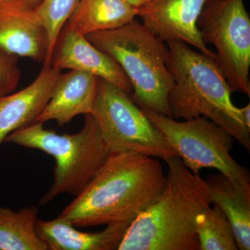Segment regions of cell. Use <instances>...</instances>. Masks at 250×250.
Listing matches in <instances>:
<instances>
[{
  "label": "cell",
  "mask_w": 250,
  "mask_h": 250,
  "mask_svg": "<svg viewBox=\"0 0 250 250\" xmlns=\"http://www.w3.org/2000/svg\"><path fill=\"white\" fill-rule=\"evenodd\" d=\"M166 182L156 158L111 152L85 188L59 217L75 228L131 223L163 190Z\"/></svg>",
  "instance_id": "6da1fadb"
},
{
  "label": "cell",
  "mask_w": 250,
  "mask_h": 250,
  "mask_svg": "<svg viewBox=\"0 0 250 250\" xmlns=\"http://www.w3.org/2000/svg\"><path fill=\"white\" fill-rule=\"evenodd\" d=\"M165 161V187L130 224L118 250H200L195 223L211 205L208 187L179 156Z\"/></svg>",
  "instance_id": "7a4b0ae2"
},
{
  "label": "cell",
  "mask_w": 250,
  "mask_h": 250,
  "mask_svg": "<svg viewBox=\"0 0 250 250\" xmlns=\"http://www.w3.org/2000/svg\"><path fill=\"white\" fill-rule=\"evenodd\" d=\"M166 45L167 66L173 81L167 97L171 118L205 117L250 152V130L231 101L232 91L216 61L182 41H169Z\"/></svg>",
  "instance_id": "3957f363"
},
{
  "label": "cell",
  "mask_w": 250,
  "mask_h": 250,
  "mask_svg": "<svg viewBox=\"0 0 250 250\" xmlns=\"http://www.w3.org/2000/svg\"><path fill=\"white\" fill-rule=\"evenodd\" d=\"M85 36L121 67L132 86L130 96L141 109L171 118L167 97L173 81L164 41L136 19L118 29Z\"/></svg>",
  "instance_id": "277c9868"
},
{
  "label": "cell",
  "mask_w": 250,
  "mask_h": 250,
  "mask_svg": "<svg viewBox=\"0 0 250 250\" xmlns=\"http://www.w3.org/2000/svg\"><path fill=\"white\" fill-rule=\"evenodd\" d=\"M4 142L39 149L53 156V184L40 200L46 205L62 194L75 197L89 183L94 174L109 155L93 115L85 116L84 125L74 134H59L35 123L10 134Z\"/></svg>",
  "instance_id": "5b68a950"
},
{
  "label": "cell",
  "mask_w": 250,
  "mask_h": 250,
  "mask_svg": "<svg viewBox=\"0 0 250 250\" xmlns=\"http://www.w3.org/2000/svg\"><path fill=\"white\" fill-rule=\"evenodd\" d=\"M90 114L96 120L110 152H136L164 161L177 156L129 93L107 81L98 78Z\"/></svg>",
  "instance_id": "8992f818"
},
{
  "label": "cell",
  "mask_w": 250,
  "mask_h": 250,
  "mask_svg": "<svg viewBox=\"0 0 250 250\" xmlns=\"http://www.w3.org/2000/svg\"><path fill=\"white\" fill-rule=\"evenodd\" d=\"M142 110L192 173L213 168L234 182L250 184L249 170L231 156L235 139L221 126L203 116L179 122Z\"/></svg>",
  "instance_id": "52a82bcc"
},
{
  "label": "cell",
  "mask_w": 250,
  "mask_h": 250,
  "mask_svg": "<svg viewBox=\"0 0 250 250\" xmlns=\"http://www.w3.org/2000/svg\"><path fill=\"white\" fill-rule=\"evenodd\" d=\"M197 24L206 45L215 46L231 91L250 96V18L244 0H206Z\"/></svg>",
  "instance_id": "ba28073f"
},
{
  "label": "cell",
  "mask_w": 250,
  "mask_h": 250,
  "mask_svg": "<svg viewBox=\"0 0 250 250\" xmlns=\"http://www.w3.org/2000/svg\"><path fill=\"white\" fill-rule=\"evenodd\" d=\"M206 0H152L139 10L143 24L164 42L178 41L193 46L217 62V56L205 43L197 27Z\"/></svg>",
  "instance_id": "9c48e42d"
},
{
  "label": "cell",
  "mask_w": 250,
  "mask_h": 250,
  "mask_svg": "<svg viewBox=\"0 0 250 250\" xmlns=\"http://www.w3.org/2000/svg\"><path fill=\"white\" fill-rule=\"evenodd\" d=\"M0 48L43 65L47 62V31L35 8L24 0H0Z\"/></svg>",
  "instance_id": "30bf717a"
},
{
  "label": "cell",
  "mask_w": 250,
  "mask_h": 250,
  "mask_svg": "<svg viewBox=\"0 0 250 250\" xmlns=\"http://www.w3.org/2000/svg\"><path fill=\"white\" fill-rule=\"evenodd\" d=\"M51 65L62 70L86 72L131 94L132 86L121 67L107 54L95 47L85 36L64 26L54 48Z\"/></svg>",
  "instance_id": "8fae6325"
},
{
  "label": "cell",
  "mask_w": 250,
  "mask_h": 250,
  "mask_svg": "<svg viewBox=\"0 0 250 250\" xmlns=\"http://www.w3.org/2000/svg\"><path fill=\"white\" fill-rule=\"evenodd\" d=\"M62 70L50 65L23 89L0 98V145L11 133L36 123Z\"/></svg>",
  "instance_id": "7c38bea8"
},
{
  "label": "cell",
  "mask_w": 250,
  "mask_h": 250,
  "mask_svg": "<svg viewBox=\"0 0 250 250\" xmlns=\"http://www.w3.org/2000/svg\"><path fill=\"white\" fill-rule=\"evenodd\" d=\"M98 77L70 70L61 73L53 92L36 123L54 121L59 126L70 123L79 115L90 114L98 91Z\"/></svg>",
  "instance_id": "4fadbf2b"
},
{
  "label": "cell",
  "mask_w": 250,
  "mask_h": 250,
  "mask_svg": "<svg viewBox=\"0 0 250 250\" xmlns=\"http://www.w3.org/2000/svg\"><path fill=\"white\" fill-rule=\"evenodd\" d=\"M130 224H112L98 232H84L59 216L50 220L38 219L36 229L48 250H115Z\"/></svg>",
  "instance_id": "5bb4252c"
},
{
  "label": "cell",
  "mask_w": 250,
  "mask_h": 250,
  "mask_svg": "<svg viewBox=\"0 0 250 250\" xmlns=\"http://www.w3.org/2000/svg\"><path fill=\"white\" fill-rule=\"evenodd\" d=\"M206 181L211 205L218 206L232 227L238 250H250V184L234 182L223 174Z\"/></svg>",
  "instance_id": "9a60e30c"
},
{
  "label": "cell",
  "mask_w": 250,
  "mask_h": 250,
  "mask_svg": "<svg viewBox=\"0 0 250 250\" xmlns=\"http://www.w3.org/2000/svg\"><path fill=\"white\" fill-rule=\"evenodd\" d=\"M139 12L125 0H80L65 27L86 36L123 27Z\"/></svg>",
  "instance_id": "2e32d148"
},
{
  "label": "cell",
  "mask_w": 250,
  "mask_h": 250,
  "mask_svg": "<svg viewBox=\"0 0 250 250\" xmlns=\"http://www.w3.org/2000/svg\"><path fill=\"white\" fill-rule=\"evenodd\" d=\"M39 208L15 211L0 207V250H48L36 231Z\"/></svg>",
  "instance_id": "e0dca14e"
},
{
  "label": "cell",
  "mask_w": 250,
  "mask_h": 250,
  "mask_svg": "<svg viewBox=\"0 0 250 250\" xmlns=\"http://www.w3.org/2000/svg\"><path fill=\"white\" fill-rule=\"evenodd\" d=\"M195 232L200 250H237L231 223L217 205L208 207L197 216Z\"/></svg>",
  "instance_id": "ac0fdd59"
},
{
  "label": "cell",
  "mask_w": 250,
  "mask_h": 250,
  "mask_svg": "<svg viewBox=\"0 0 250 250\" xmlns=\"http://www.w3.org/2000/svg\"><path fill=\"white\" fill-rule=\"evenodd\" d=\"M80 0H42L36 9V14L47 31L49 52L43 66H50L54 48L62 28L66 24Z\"/></svg>",
  "instance_id": "d6986e66"
},
{
  "label": "cell",
  "mask_w": 250,
  "mask_h": 250,
  "mask_svg": "<svg viewBox=\"0 0 250 250\" xmlns=\"http://www.w3.org/2000/svg\"><path fill=\"white\" fill-rule=\"evenodd\" d=\"M18 57L0 48V98L14 93L19 84L21 71Z\"/></svg>",
  "instance_id": "ffe728a7"
},
{
  "label": "cell",
  "mask_w": 250,
  "mask_h": 250,
  "mask_svg": "<svg viewBox=\"0 0 250 250\" xmlns=\"http://www.w3.org/2000/svg\"><path fill=\"white\" fill-rule=\"evenodd\" d=\"M241 112L242 119L247 128L250 130V104H248L244 107L240 108Z\"/></svg>",
  "instance_id": "44dd1931"
},
{
  "label": "cell",
  "mask_w": 250,
  "mask_h": 250,
  "mask_svg": "<svg viewBox=\"0 0 250 250\" xmlns=\"http://www.w3.org/2000/svg\"><path fill=\"white\" fill-rule=\"evenodd\" d=\"M134 9L140 10L143 8L146 7L148 4H150L152 0H125Z\"/></svg>",
  "instance_id": "7402d4cb"
},
{
  "label": "cell",
  "mask_w": 250,
  "mask_h": 250,
  "mask_svg": "<svg viewBox=\"0 0 250 250\" xmlns=\"http://www.w3.org/2000/svg\"><path fill=\"white\" fill-rule=\"evenodd\" d=\"M24 1L27 2L28 4L32 6V7L36 9L39 6V5L42 2V0H24Z\"/></svg>",
  "instance_id": "603a6c76"
}]
</instances>
